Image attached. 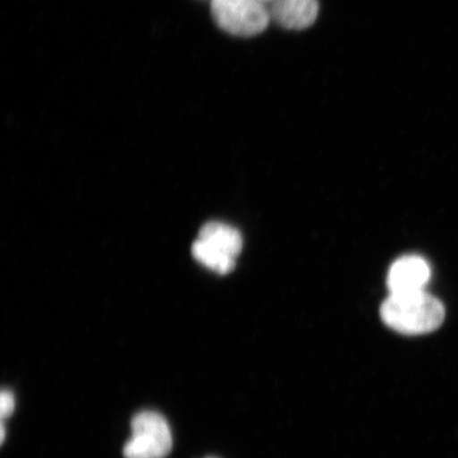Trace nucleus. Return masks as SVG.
<instances>
[{
  "instance_id": "3",
  "label": "nucleus",
  "mask_w": 458,
  "mask_h": 458,
  "mask_svg": "<svg viewBox=\"0 0 458 458\" xmlns=\"http://www.w3.org/2000/svg\"><path fill=\"white\" fill-rule=\"evenodd\" d=\"M172 449L168 422L156 411H141L131 420V437L123 449L125 458H165Z\"/></svg>"
},
{
  "instance_id": "10",
  "label": "nucleus",
  "mask_w": 458,
  "mask_h": 458,
  "mask_svg": "<svg viewBox=\"0 0 458 458\" xmlns=\"http://www.w3.org/2000/svg\"><path fill=\"white\" fill-rule=\"evenodd\" d=\"M210 2H211V0H210Z\"/></svg>"
},
{
  "instance_id": "5",
  "label": "nucleus",
  "mask_w": 458,
  "mask_h": 458,
  "mask_svg": "<svg viewBox=\"0 0 458 458\" xmlns=\"http://www.w3.org/2000/svg\"><path fill=\"white\" fill-rule=\"evenodd\" d=\"M319 11L318 0H273L271 19L289 30H303L314 24Z\"/></svg>"
},
{
  "instance_id": "6",
  "label": "nucleus",
  "mask_w": 458,
  "mask_h": 458,
  "mask_svg": "<svg viewBox=\"0 0 458 458\" xmlns=\"http://www.w3.org/2000/svg\"><path fill=\"white\" fill-rule=\"evenodd\" d=\"M199 240L217 256L236 260L242 253V234L231 225L221 222H209L200 228Z\"/></svg>"
},
{
  "instance_id": "4",
  "label": "nucleus",
  "mask_w": 458,
  "mask_h": 458,
  "mask_svg": "<svg viewBox=\"0 0 458 458\" xmlns=\"http://www.w3.org/2000/svg\"><path fill=\"white\" fill-rule=\"evenodd\" d=\"M431 278V268L420 256H404L389 268L386 284L391 294L411 293L425 290Z\"/></svg>"
},
{
  "instance_id": "9",
  "label": "nucleus",
  "mask_w": 458,
  "mask_h": 458,
  "mask_svg": "<svg viewBox=\"0 0 458 458\" xmlns=\"http://www.w3.org/2000/svg\"><path fill=\"white\" fill-rule=\"evenodd\" d=\"M263 3H266V2H271V0H262ZM273 2V0H272Z\"/></svg>"
},
{
  "instance_id": "8",
  "label": "nucleus",
  "mask_w": 458,
  "mask_h": 458,
  "mask_svg": "<svg viewBox=\"0 0 458 458\" xmlns=\"http://www.w3.org/2000/svg\"><path fill=\"white\" fill-rule=\"evenodd\" d=\"M4 440V425L2 426V442Z\"/></svg>"
},
{
  "instance_id": "1",
  "label": "nucleus",
  "mask_w": 458,
  "mask_h": 458,
  "mask_svg": "<svg viewBox=\"0 0 458 458\" xmlns=\"http://www.w3.org/2000/svg\"><path fill=\"white\" fill-rule=\"evenodd\" d=\"M443 302L425 290L389 294L381 306V318L389 328L405 335L429 334L443 325Z\"/></svg>"
},
{
  "instance_id": "7",
  "label": "nucleus",
  "mask_w": 458,
  "mask_h": 458,
  "mask_svg": "<svg viewBox=\"0 0 458 458\" xmlns=\"http://www.w3.org/2000/svg\"><path fill=\"white\" fill-rule=\"evenodd\" d=\"M14 408L15 400L13 394L7 391V389H4L2 396H0V415H2L3 420L13 414Z\"/></svg>"
},
{
  "instance_id": "2",
  "label": "nucleus",
  "mask_w": 458,
  "mask_h": 458,
  "mask_svg": "<svg viewBox=\"0 0 458 458\" xmlns=\"http://www.w3.org/2000/svg\"><path fill=\"white\" fill-rule=\"evenodd\" d=\"M211 15L223 31L242 38L258 36L271 20L262 0H211Z\"/></svg>"
}]
</instances>
